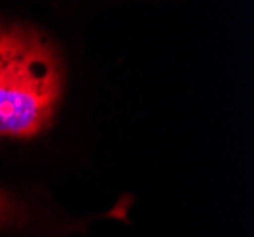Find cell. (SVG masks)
<instances>
[{"label": "cell", "instance_id": "7a4b0ae2", "mask_svg": "<svg viewBox=\"0 0 254 237\" xmlns=\"http://www.w3.org/2000/svg\"><path fill=\"white\" fill-rule=\"evenodd\" d=\"M15 211H17L15 203L4 192H0V226H4L10 220H13L15 218Z\"/></svg>", "mask_w": 254, "mask_h": 237}, {"label": "cell", "instance_id": "6da1fadb", "mask_svg": "<svg viewBox=\"0 0 254 237\" xmlns=\"http://www.w3.org/2000/svg\"><path fill=\"white\" fill-rule=\"evenodd\" d=\"M63 84L59 54L44 34L0 21V135L42 133L57 112Z\"/></svg>", "mask_w": 254, "mask_h": 237}]
</instances>
